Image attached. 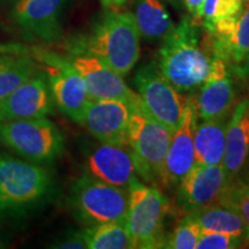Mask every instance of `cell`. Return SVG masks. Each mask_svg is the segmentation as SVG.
Instances as JSON below:
<instances>
[{"label": "cell", "mask_w": 249, "mask_h": 249, "mask_svg": "<svg viewBox=\"0 0 249 249\" xmlns=\"http://www.w3.org/2000/svg\"><path fill=\"white\" fill-rule=\"evenodd\" d=\"M211 55L201 42L196 20L183 18L163 40L158 68L179 92L198 89L210 71Z\"/></svg>", "instance_id": "obj_1"}, {"label": "cell", "mask_w": 249, "mask_h": 249, "mask_svg": "<svg viewBox=\"0 0 249 249\" xmlns=\"http://www.w3.org/2000/svg\"><path fill=\"white\" fill-rule=\"evenodd\" d=\"M95 55L120 76H126L140 58V33L130 12L110 11L96 24L86 43Z\"/></svg>", "instance_id": "obj_2"}, {"label": "cell", "mask_w": 249, "mask_h": 249, "mask_svg": "<svg viewBox=\"0 0 249 249\" xmlns=\"http://www.w3.org/2000/svg\"><path fill=\"white\" fill-rule=\"evenodd\" d=\"M128 147L136 170L145 182L164 186V166L172 133L143 107L140 97L130 103Z\"/></svg>", "instance_id": "obj_3"}, {"label": "cell", "mask_w": 249, "mask_h": 249, "mask_svg": "<svg viewBox=\"0 0 249 249\" xmlns=\"http://www.w3.org/2000/svg\"><path fill=\"white\" fill-rule=\"evenodd\" d=\"M169 211V200L160 189L144 185L139 179L129 186L124 223L135 248L165 247L164 222Z\"/></svg>", "instance_id": "obj_4"}, {"label": "cell", "mask_w": 249, "mask_h": 249, "mask_svg": "<svg viewBox=\"0 0 249 249\" xmlns=\"http://www.w3.org/2000/svg\"><path fill=\"white\" fill-rule=\"evenodd\" d=\"M134 85L143 107L171 133L178 128L188 102L165 79L155 62L144 65L136 71Z\"/></svg>", "instance_id": "obj_5"}, {"label": "cell", "mask_w": 249, "mask_h": 249, "mask_svg": "<svg viewBox=\"0 0 249 249\" xmlns=\"http://www.w3.org/2000/svg\"><path fill=\"white\" fill-rule=\"evenodd\" d=\"M0 140L18 155L33 161L53 160L60 154L64 144L57 127L44 117L2 121Z\"/></svg>", "instance_id": "obj_6"}, {"label": "cell", "mask_w": 249, "mask_h": 249, "mask_svg": "<svg viewBox=\"0 0 249 249\" xmlns=\"http://www.w3.org/2000/svg\"><path fill=\"white\" fill-rule=\"evenodd\" d=\"M71 202L80 217L90 225L124 220L128 191L85 174L71 189Z\"/></svg>", "instance_id": "obj_7"}, {"label": "cell", "mask_w": 249, "mask_h": 249, "mask_svg": "<svg viewBox=\"0 0 249 249\" xmlns=\"http://www.w3.org/2000/svg\"><path fill=\"white\" fill-rule=\"evenodd\" d=\"M49 176L37 165L0 155V207L33 203L48 191Z\"/></svg>", "instance_id": "obj_8"}, {"label": "cell", "mask_w": 249, "mask_h": 249, "mask_svg": "<svg viewBox=\"0 0 249 249\" xmlns=\"http://www.w3.org/2000/svg\"><path fill=\"white\" fill-rule=\"evenodd\" d=\"M229 183L223 165L196 163L178 185L177 209L188 214L216 203Z\"/></svg>", "instance_id": "obj_9"}, {"label": "cell", "mask_w": 249, "mask_h": 249, "mask_svg": "<svg viewBox=\"0 0 249 249\" xmlns=\"http://www.w3.org/2000/svg\"><path fill=\"white\" fill-rule=\"evenodd\" d=\"M208 35L204 44L211 57L240 68L249 67V6L239 15L218 21Z\"/></svg>", "instance_id": "obj_10"}, {"label": "cell", "mask_w": 249, "mask_h": 249, "mask_svg": "<svg viewBox=\"0 0 249 249\" xmlns=\"http://www.w3.org/2000/svg\"><path fill=\"white\" fill-rule=\"evenodd\" d=\"M87 176L128 191L138 180V170L128 145L102 143L92 148L87 156Z\"/></svg>", "instance_id": "obj_11"}, {"label": "cell", "mask_w": 249, "mask_h": 249, "mask_svg": "<svg viewBox=\"0 0 249 249\" xmlns=\"http://www.w3.org/2000/svg\"><path fill=\"white\" fill-rule=\"evenodd\" d=\"M71 64L85 81L87 91L91 101L114 99L130 104L139 98L138 93L130 90L124 83L123 76L111 70L95 55L89 53L77 55Z\"/></svg>", "instance_id": "obj_12"}, {"label": "cell", "mask_w": 249, "mask_h": 249, "mask_svg": "<svg viewBox=\"0 0 249 249\" xmlns=\"http://www.w3.org/2000/svg\"><path fill=\"white\" fill-rule=\"evenodd\" d=\"M130 107L124 101H90L82 124L102 143L128 145Z\"/></svg>", "instance_id": "obj_13"}, {"label": "cell", "mask_w": 249, "mask_h": 249, "mask_svg": "<svg viewBox=\"0 0 249 249\" xmlns=\"http://www.w3.org/2000/svg\"><path fill=\"white\" fill-rule=\"evenodd\" d=\"M195 101L188 98L180 124L171 138L164 166V186H178L196 164L194 129L196 126Z\"/></svg>", "instance_id": "obj_14"}, {"label": "cell", "mask_w": 249, "mask_h": 249, "mask_svg": "<svg viewBox=\"0 0 249 249\" xmlns=\"http://www.w3.org/2000/svg\"><path fill=\"white\" fill-rule=\"evenodd\" d=\"M194 101L196 116L201 120L229 117L234 104V88L227 64L220 58H211L209 74Z\"/></svg>", "instance_id": "obj_15"}, {"label": "cell", "mask_w": 249, "mask_h": 249, "mask_svg": "<svg viewBox=\"0 0 249 249\" xmlns=\"http://www.w3.org/2000/svg\"><path fill=\"white\" fill-rule=\"evenodd\" d=\"M48 74L51 91L59 108L71 120L82 124L87 107L91 101L85 81L71 62L62 60L52 61Z\"/></svg>", "instance_id": "obj_16"}, {"label": "cell", "mask_w": 249, "mask_h": 249, "mask_svg": "<svg viewBox=\"0 0 249 249\" xmlns=\"http://www.w3.org/2000/svg\"><path fill=\"white\" fill-rule=\"evenodd\" d=\"M52 110L49 87L40 76L30 77L0 101L2 121L43 118Z\"/></svg>", "instance_id": "obj_17"}, {"label": "cell", "mask_w": 249, "mask_h": 249, "mask_svg": "<svg viewBox=\"0 0 249 249\" xmlns=\"http://www.w3.org/2000/svg\"><path fill=\"white\" fill-rule=\"evenodd\" d=\"M68 0H18L13 15L27 33L44 40L61 34V15Z\"/></svg>", "instance_id": "obj_18"}, {"label": "cell", "mask_w": 249, "mask_h": 249, "mask_svg": "<svg viewBox=\"0 0 249 249\" xmlns=\"http://www.w3.org/2000/svg\"><path fill=\"white\" fill-rule=\"evenodd\" d=\"M249 155V101L244 99L235 105L226 124L225 152L223 169L227 180L238 176Z\"/></svg>", "instance_id": "obj_19"}, {"label": "cell", "mask_w": 249, "mask_h": 249, "mask_svg": "<svg viewBox=\"0 0 249 249\" xmlns=\"http://www.w3.org/2000/svg\"><path fill=\"white\" fill-rule=\"evenodd\" d=\"M227 118L202 120L194 129L195 161L203 165H222L225 152Z\"/></svg>", "instance_id": "obj_20"}, {"label": "cell", "mask_w": 249, "mask_h": 249, "mask_svg": "<svg viewBox=\"0 0 249 249\" xmlns=\"http://www.w3.org/2000/svg\"><path fill=\"white\" fill-rule=\"evenodd\" d=\"M188 214L196 220L202 231L244 236L249 242V225L238 211L229 205L216 202Z\"/></svg>", "instance_id": "obj_21"}, {"label": "cell", "mask_w": 249, "mask_h": 249, "mask_svg": "<svg viewBox=\"0 0 249 249\" xmlns=\"http://www.w3.org/2000/svg\"><path fill=\"white\" fill-rule=\"evenodd\" d=\"M133 17L140 37L148 42L164 40L176 27L169 12L160 0H139Z\"/></svg>", "instance_id": "obj_22"}, {"label": "cell", "mask_w": 249, "mask_h": 249, "mask_svg": "<svg viewBox=\"0 0 249 249\" xmlns=\"http://www.w3.org/2000/svg\"><path fill=\"white\" fill-rule=\"evenodd\" d=\"M89 249H134L132 235L124 220L92 225L82 232Z\"/></svg>", "instance_id": "obj_23"}, {"label": "cell", "mask_w": 249, "mask_h": 249, "mask_svg": "<svg viewBox=\"0 0 249 249\" xmlns=\"http://www.w3.org/2000/svg\"><path fill=\"white\" fill-rule=\"evenodd\" d=\"M34 74V64L29 58L0 55V101L29 80Z\"/></svg>", "instance_id": "obj_24"}, {"label": "cell", "mask_w": 249, "mask_h": 249, "mask_svg": "<svg viewBox=\"0 0 249 249\" xmlns=\"http://www.w3.org/2000/svg\"><path fill=\"white\" fill-rule=\"evenodd\" d=\"M244 9V0H204L202 8L203 27L209 31L218 21L235 17Z\"/></svg>", "instance_id": "obj_25"}, {"label": "cell", "mask_w": 249, "mask_h": 249, "mask_svg": "<svg viewBox=\"0 0 249 249\" xmlns=\"http://www.w3.org/2000/svg\"><path fill=\"white\" fill-rule=\"evenodd\" d=\"M201 232V227L196 220L193 219L189 214H185V218L166 239L164 248L195 249Z\"/></svg>", "instance_id": "obj_26"}, {"label": "cell", "mask_w": 249, "mask_h": 249, "mask_svg": "<svg viewBox=\"0 0 249 249\" xmlns=\"http://www.w3.org/2000/svg\"><path fill=\"white\" fill-rule=\"evenodd\" d=\"M244 236H236L227 233L202 231L195 249H232L240 248L247 244Z\"/></svg>", "instance_id": "obj_27"}, {"label": "cell", "mask_w": 249, "mask_h": 249, "mask_svg": "<svg viewBox=\"0 0 249 249\" xmlns=\"http://www.w3.org/2000/svg\"><path fill=\"white\" fill-rule=\"evenodd\" d=\"M217 202L229 205L238 211L249 225V194L246 193L245 188L233 187L230 182Z\"/></svg>", "instance_id": "obj_28"}, {"label": "cell", "mask_w": 249, "mask_h": 249, "mask_svg": "<svg viewBox=\"0 0 249 249\" xmlns=\"http://www.w3.org/2000/svg\"><path fill=\"white\" fill-rule=\"evenodd\" d=\"M54 247L61 249H83L87 248V245L82 233H76L75 235L67 236L66 239L58 242Z\"/></svg>", "instance_id": "obj_29"}, {"label": "cell", "mask_w": 249, "mask_h": 249, "mask_svg": "<svg viewBox=\"0 0 249 249\" xmlns=\"http://www.w3.org/2000/svg\"><path fill=\"white\" fill-rule=\"evenodd\" d=\"M189 14L194 20H200L202 18V8H203L204 0H183Z\"/></svg>", "instance_id": "obj_30"}, {"label": "cell", "mask_w": 249, "mask_h": 249, "mask_svg": "<svg viewBox=\"0 0 249 249\" xmlns=\"http://www.w3.org/2000/svg\"><path fill=\"white\" fill-rule=\"evenodd\" d=\"M101 1L107 7H117V6L124 5L127 0H101Z\"/></svg>", "instance_id": "obj_31"}, {"label": "cell", "mask_w": 249, "mask_h": 249, "mask_svg": "<svg viewBox=\"0 0 249 249\" xmlns=\"http://www.w3.org/2000/svg\"><path fill=\"white\" fill-rule=\"evenodd\" d=\"M167 1H170L171 4H173V5H179L180 4V1H181V0H167Z\"/></svg>", "instance_id": "obj_32"}, {"label": "cell", "mask_w": 249, "mask_h": 249, "mask_svg": "<svg viewBox=\"0 0 249 249\" xmlns=\"http://www.w3.org/2000/svg\"><path fill=\"white\" fill-rule=\"evenodd\" d=\"M244 188H245L246 193H247V194H249V186H247V187H244Z\"/></svg>", "instance_id": "obj_33"}, {"label": "cell", "mask_w": 249, "mask_h": 249, "mask_svg": "<svg viewBox=\"0 0 249 249\" xmlns=\"http://www.w3.org/2000/svg\"><path fill=\"white\" fill-rule=\"evenodd\" d=\"M2 123V117H1V113H0V124Z\"/></svg>", "instance_id": "obj_34"}, {"label": "cell", "mask_w": 249, "mask_h": 249, "mask_svg": "<svg viewBox=\"0 0 249 249\" xmlns=\"http://www.w3.org/2000/svg\"><path fill=\"white\" fill-rule=\"evenodd\" d=\"M247 1H249V0H247Z\"/></svg>", "instance_id": "obj_35"}]
</instances>
